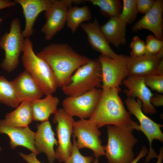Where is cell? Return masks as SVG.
Returning a JSON list of instances; mask_svg holds the SVG:
<instances>
[{
  "label": "cell",
  "mask_w": 163,
  "mask_h": 163,
  "mask_svg": "<svg viewBox=\"0 0 163 163\" xmlns=\"http://www.w3.org/2000/svg\"><path fill=\"white\" fill-rule=\"evenodd\" d=\"M102 95L90 121L98 128L111 125L140 130L139 125L132 119L119 95V87L102 89Z\"/></svg>",
  "instance_id": "1"
},
{
  "label": "cell",
  "mask_w": 163,
  "mask_h": 163,
  "mask_svg": "<svg viewBox=\"0 0 163 163\" xmlns=\"http://www.w3.org/2000/svg\"><path fill=\"white\" fill-rule=\"evenodd\" d=\"M37 55L45 61L52 69L58 87L66 85L73 72L90 59L77 53L67 43H52Z\"/></svg>",
  "instance_id": "2"
},
{
  "label": "cell",
  "mask_w": 163,
  "mask_h": 163,
  "mask_svg": "<svg viewBox=\"0 0 163 163\" xmlns=\"http://www.w3.org/2000/svg\"><path fill=\"white\" fill-rule=\"evenodd\" d=\"M134 130L109 125L107 144L104 146L108 163H130L134 159L133 148L138 140Z\"/></svg>",
  "instance_id": "3"
},
{
  "label": "cell",
  "mask_w": 163,
  "mask_h": 163,
  "mask_svg": "<svg viewBox=\"0 0 163 163\" xmlns=\"http://www.w3.org/2000/svg\"><path fill=\"white\" fill-rule=\"evenodd\" d=\"M23 54V65L41 88L44 94L52 95L58 87L53 71L47 63L36 54L33 44L29 38H24Z\"/></svg>",
  "instance_id": "4"
},
{
  "label": "cell",
  "mask_w": 163,
  "mask_h": 163,
  "mask_svg": "<svg viewBox=\"0 0 163 163\" xmlns=\"http://www.w3.org/2000/svg\"><path fill=\"white\" fill-rule=\"evenodd\" d=\"M101 86V66L98 59H91L78 69L68 83L61 88L67 96L76 97Z\"/></svg>",
  "instance_id": "5"
},
{
  "label": "cell",
  "mask_w": 163,
  "mask_h": 163,
  "mask_svg": "<svg viewBox=\"0 0 163 163\" xmlns=\"http://www.w3.org/2000/svg\"><path fill=\"white\" fill-rule=\"evenodd\" d=\"M24 39L20 21L15 18L11 22L9 32H6L0 38V47L4 50L5 55L1 66L8 72L14 71L19 64Z\"/></svg>",
  "instance_id": "6"
},
{
  "label": "cell",
  "mask_w": 163,
  "mask_h": 163,
  "mask_svg": "<svg viewBox=\"0 0 163 163\" xmlns=\"http://www.w3.org/2000/svg\"><path fill=\"white\" fill-rule=\"evenodd\" d=\"M125 102L129 113L133 114L138 119L140 124V131L144 133L149 142V150L145 161L148 162L158 155L152 144L155 139L163 142V133L161 129L163 126L155 122L145 114L142 110V102L139 99L136 100L135 98L127 97Z\"/></svg>",
  "instance_id": "7"
},
{
  "label": "cell",
  "mask_w": 163,
  "mask_h": 163,
  "mask_svg": "<svg viewBox=\"0 0 163 163\" xmlns=\"http://www.w3.org/2000/svg\"><path fill=\"white\" fill-rule=\"evenodd\" d=\"M53 121L57 124L56 131L58 145L55 151L56 159L59 162H64L72 152L73 144L71 138L75 121L73 117L67 113L63 108H61L54 114Z\"/></svg>",
  "instance_id": "8"
},
{
  "label": "cell",
  "mask_w": 163,
  "mask_h": 163,
  "mask_svg": "<svg viewBox=\"0 0 163 163\" xmlns=\"http://www.w3.org/2000/svg\"><path fill=\"white\" fill-rule=\"evenodd\" d=\"M72 133L73 137L77 139L76 144L79 150L83 148L90 149L96 158L105 155L100 138L101 132L89 119H82L75 121Z\"/></svg>",
  "instance_id": "9"
},
{
  "label": "cell",
  "mask_w": 163,
  "mask_h": 163,
  "mask_svg": "<svg viewBox=\"0 0 163 163\" xmlns=\"http://www.w3.org/2000/svg\"><path fill=\"white\" fill-rule=\"evenodd\" d=\"M128 57L122 55L115 59L101 55L99 56L101 69L102 89L120 87L128 76Z\"/></svg>",
  "instance_id": "10"
},
{
  "label": "cell",
  "mask_w": 163,
  "mask_h": 163,
  "mask_svg": "<svg viewBox=\"0 0 163 163\" xmlns=\"http://www.w3.org/2000/svg\"><path fill=\"white\" fill-rule=\"evenodd\" d=\"M102 92V89L96 88L78 96H67L62 101L63 108L72 117L89 118L98 104Z\"/></svg>",
  "instance_id": "11"
},
{
  "label": "cell",
  "mask_w": 163,
  "mask_h": 163,
  "mask_svg": "<svg viewBox=\"0 0 163 163\" xmlns=\"http://www.w3.org/2000/svg\"><path fill=\"white\" fill-rule=\"evenodd\" d=\"M73 0H54L51 7L45 11L46 21L41 29L46 40H50L64 28L66 22L68 10Z\"/></svg>",
  "instance_id": "12"
},
{
  "label": "cell",
  "mask_w": 163,
  "mask_h": 163,
  "mask_svg": "<svg viewBox=\"0 0 163 163\" xmlns=\"http://www.w3.org/2000/svg\"><path fill=\"white\" fill-rule=\"evenodd\" d=\"M163 50L156 55L129 56L127 62L128 77H145L163 69Z\"/></svg>",
  "instance_id": "13"
},
{
  "label": "cell",
  "mask_w": 163,
  "mask_h": 163,
  "mask_svg": "<svg viewBox=\"0 0 163 163\" xmlns=\"http://www.w3.org/2000/svg\"><path fill=\"white\" fill-rule=\"evenodd\" d=\"M123 83L127 89L124 91L128 97H137L142 102V110L144 113L154 114L156 110L151 103L153 95L146 85L144 77H128Z\"/></svg>",
  "instance_id": "14"
},
{
  "label": "cell",
  "mask_w": 163,
  "mask_h": 163,
  "mask_svg": "<svg viewBox=\"0 0 163 163\" xmlns=\"http://www.w3.org/2000/svg\"><path fill=\"white\" fill-rule=\"evenodd\" d=\"M0 133L6 134L9 137L10 145L12 149L21 146L37 155L39 154L34 145L35 133L28 126H14L6 123L3 120H0Z\"/></svg>",
  "instance_id": "15"
},
{
  "label": "cell",
  "mask_w": 163,
  "mask_h": 163,
  "mask_svg": "<svg viewBox=\"0 0 163 163\" xmlns=\"http://www.w3.org/2000/svg\"><path fill=\"white\" fill-rule=\"evenodd\" d=\"M163 1L155 0L151 9L133 25L132 31L146 29L152 32L157 38L163 40Z\"/></svg>",
  "instance_id": "16"
},
{
  "label": "cell",
  "mask_w": 163,
  "mask_h": 163,
  "mask_svg": "<svg viewBox=\"0 0 163 163\" xmlns=\"http://www.w3.org/2000/svg\"><path fill=\"white\" fill-rule=\"evenodd\" d=\"M54 0H15L22 7L25 20L24 30L22 32L24 38H29L33 34L35 21L40 12L48 10Z\"/></svg>",
  "instance_id": "17"
},
{
  "label": "cell",
  "mask_w": 163,
  "mask_h": 163,
  "mask_svg": "<svg viewBox=\"0 0 163 163\" xmlns=\"http://www.w3.org/2000/svg\"><path fill=\"white\" fill-rule=\"evenodd\" d=\"M37 128L34 138L35 148L39 153L45 154L49 163H53L56 159L54 147L58 146V142L51 124L49 120L44 121L37 124Z\"/></svg>",
  "instance_id": "18"
},
{
  "label": "cell",
  "mask_w": 163,
  "mask_h": 163,
  "mask_svg": "<svg viewBox=\"0 0 163 163\" xmlns=\"http://www.w3.org/2000/svg\"><path fill=\"white\" fill-rule=\"evenodd\" d=\"M80 26L87 34L88 42L94 50L99 52L101 55L112 59L119 56L111 48L101 30L100 24L96 18L91 22L82 23Z\"/></svg>",
  "instance_id": "19"
},
{
  "label": "cell",
  "mask_w": 163,
  "mask_h": 163,
  "mask_svg": "<svg viewBox=\"0 0 163 163\" xmlns=\"http://www.w3.org/2000/svg\"><path fill=\"white\" fill-rule=\"evenodd\" d=\"M11 81L21 102L41 99L43 94L35 80L25 69Z\"/></svg>",
  "instance_id": "20"
},
{
  "label": "cell",
  "mask_w": 163,
  "mask_h": 163,
  "mask_svg": "<svg viewBox=\"0 0 163 163\" xmlns=\"http://www.w3.org/2000/svg\"><path fill=\"white\" fill-rule=\"evenodd\" d=\"M126 25L118 17H113L100 26V29L108 43L118 47L126 42Z\"/></svg>",
  "instance_id": "21"
},
{
  "label": "cell",
  "mask_w": 163,
  "mask_h": 163,
  "mask_svg": "<svg viewBox=\"0 0 163 163\" xmlns=\"http://www.w3.org/2000/svg\"><path fill=\"white\" fill-rule=\"evenodd\" d=\"M59 102V99L52 95H46L42 99L31 101L33 120L41 122L49 120L50 115L54 114L57 112Z\"/></svg>",
  "instance_id": "22"
},
{
  "label": "cell",
  "mask_w": 163,
  "mask_h": 163,
  "mask_svg": "<svg viewBox=\"0 0 163 163\" xmlns=\"http://www.w3.org/2000/svg\"><path fill=\"white\" fill-rule=\"evenodd\" d=\"M6 123L18 127H26L33 120L31 101H24L12 112L7 113L3 120Z\"/></svg>",
  "instance_id": "23"
},
{
  "label": "cell",
  "mask_w": 163,
  "mask_h": 163,
  "mask_svg": "<svg viewBox=\"0 0 163 163\" xmlns=\"http://www.w3.org/2000/svg\"><path fill=\"white\" fill-rule=\"evenodd\" d=\"M91 17V11L88 6L81 7L76 5L71 6L67 12V26L72 33H74L81 24L89 21Z\"/></svg>",
  "instance_id": "24"
},
{
  "label": "cell",
  "mask_w": 163,
  "mask_h": 163,
  "mask_svg": "<svg viewBox=\"0 0 163 163\" xmlns=\"http://www.w3.org/2000/svg\"><path fill=\"white\" fill-rule=\"evenodd\" d=\"M21 102L14 88L11 81L0 76V103L16 108Z\"/></svg>",
  "instance_id": "25"
},
{
  "label": "cell",
  "mask_w": 163,
  "mask_h": 163,
  "mask_svg": "<svg viewBox=\"0 0 163 163\" xmlns=\"http://www.w3.org/2000/svg\"><path fill=\"white\" fill-rule=\"evenodd\" d=\"M99 8L101 14L105 17L109 18L118 17L122 8L121 2L119 0H89Z\"/></svg>",
  "instance_id": "26"
},
{
  "label": "cell",
  "mask_w": 163,
  "mask_h": 163,
  "mask_svg": "<svg viewBox=\"0 0 163 163\" xmlns=\"http://www.w3.org/2000/svg\"><path fill=\"white\" fill-rule=\"evenodd\" d=\"M138 13L136 0H123L122 11L118 18L127 24H129L135 21Z\"/></svg>",
  "instance_id": "27"
},
{
  "label": "cell",
  "mask_w": 163,
  "mask_h": 163,
  "mask_svg": "<svg viewBox=\"0 0 163 163\" xmlns=\"http://www.w3.org/2000/svg\"><path fill=\"white\" fill-rule=\"evenodd\" d=\"M147 86L160 93H163V69L157 70L153 73L144 77Z\"/></svg>",
  "instance_id": "28"
},
{
  "label": "cell",
  "mask_w": 163,
  "mask_h": 163,
  "mask_svg": "<svg viewBox=\"0 0 163 163\" xmlns=\"http://www.w3.org/2000/svg\"><path fill=\"white\" fill-rule=\"evenodd\" d=\"M145 45V54L156 55L163 50V41L149 35L146 37Z\"/></svg>",
  "instance_id": "29"
},
{
  "label": "cell",
  "mask_w": 163,
  "mask_h": 163,
  "mask_svg": "<svg viewBox=\"0 0 163 163\" xmlns=\"http://www.w3.org/2000/svg\"><path fill=\"white\" fill-rule=\"evenodd\" d=\"M73 147L70 157L64 162L59 163H91L94 161L92 156H84L79 151L76 144V138L73 137Z\"/></svg>",
  "instance_id": "30"
},
{
  "label": "cell",
  "mask_w": 163,
  "mask_h": 163,
  "mask_svg": "<svg viewBox=\"0 0 163 163\" xmlns=\"http://www.w3.org/2000/svg\"><path fill=\"white\" fill-rule=\"evenodd\" d=\"M129 47L131 49V56L139 57L145 54V43L138 36L133 37Z\"/></svg>",
  "instance_id": "31"
},
{
  "label": "cell",
  "mask_w": 163,
  "mask_h": 163,
  "mask_svg": "<svg viewBox=\"0 0 163 163\" xmlns=\"http://www.w3.org/2000/svg\"><path fill=\"white\" fill-rule=\"evenodd\" d=\"M155 1L154 0H136L138 12L145 14L151 9Z\"/></svg>",
  "instance_id": "32"
},
{
  "label": "cell",
  "mask_w": 163,
  "mask_h": 163,
  "mask_svg": "<svg viewBox=\"0 0 163 163\" xmlns=\"http://www.w3.org/2000/svg\"><path fill=\"white\" fill-rule=\"evenodd\" d=\"M20 155L28 163H41L37 158V155L33 152L28 154H25L19 152Z\"/></svg>",
  "instance_id": "33"
},
{
  "label": "cell",
  "mask_w": 163,
  "mask_h": 163,
  "mask_svg": "<svg viewBox=\"0 0 163 163\" xmlns=\"http://www.w3.org/2000/svg\"><path fill=\"white\" fill-rule=\"evenodd\" d=\"M151 104L154 106L159 107L163 105V95L155 94H153L150 99Z\"/></svg>",
  "instance_id": "34"
},
{
  "label": "cell",
  "mask_w": 163,
  "mask_h": 163,
  "mask_svg": "<svg viewBox=\"0 0 163 163\" xmlns=\"http://www.w3.org/2000/svg\"><path fill=\"white\" fill-rule=\"evenodd\" d=\"M149 150L145 146L142 147L137 156L130 163H137L142 158L147 155Z\"/></svg>",
  "instance_id": "35"
},
{
  "label": "cell",
  "mask_w": 163,
  "mask_h": 163,
  "mask_svg": "<svg viewBox=\"0 0 163 163\" xmlns=\"http://www.w3.org/2000/svg\"><path fill=\"white\" fill-rule=\"evenodd\" d=\"M16 4V3L14 1L0 0V10L6 8L15 6Z\"/></svg>",
  "instance_id": "36"
},
{
  "label": "cell",
  "mask_w": 163,
  "mask_h": 163,
  "mask_svg": "<svg viewBox=\"0 0 163 163\" xmlns=\"http://www.w3.org/2000/svg\"><path fill=\"white\" fill-rule=\"evenodd\" d=\"M157 161L156 163H162L163 159V148L161 147L160 149L159 152L157 157Z\"/></svg>",
  "instance_id": "37"
},
{
  "label": "cell",
  "mask_w": 163,
  "mask_h": 163,
  "mask_svg": "<svg viewBox=\"0 0 163 163\" xmlns=\"http://www.w3.org/2000/svg\"><path fill=\"white\" fill-rule=\"evenodd\" d=\"M93 163H99L98 159L95 158L93 161Z\"/></svg>",
  "instance_id": "38"
},
{
  "label": "cell",
  "mask_w": 163,
  "mask_h": 163,
  "mask_svg": "<svg viewBox=\"0 0 163 163\" xmlns=\"http://www.w3.org/2000/svg\"><path fill=\"white\" fill-rule=\"evenodd\" d=\"M2 21V19L0 18V23H1Z\"/></svg>",
  "instance_id": "39"
},
{
  "label": "cell",
  "mask_w": 163,
  "mask_h": 163,
  "mask_svg": "<svg viewBox=\"0 0 163 163\" xmlns=\"http://www.w3.org/2000/svg\"><path fill=\"white\" fill-rule=\"evenodd\" d=\"M2 150V148L0 146V151Z\"/></svg>",
  "instance_id": "40"
}]
</instances>
